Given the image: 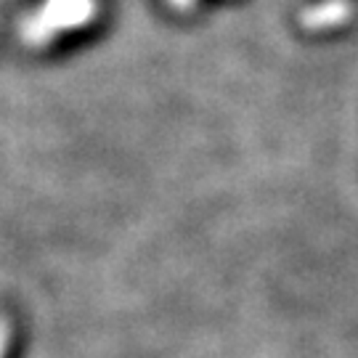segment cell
<instances>
[{"instance_id":"obj_1","label":"cell","mask_w":358,"mask_h":358,"mask_svg":"<svg viewBox=\"0 0 358 358\" xmlns=\"http://www.w3.org/2000/svg\"><path fill=\"white\" fill-rule=\"evenodd\" d=\"M96 8V0H45V6L24 24V40L32 45H45L66 29L93 22Z\"/></svg>"},{"instance_id":"obj_2","label":"cell","mask_w":358,"mask_h":358,"mask_svg":"<svg viewBox=\"0 0 358 358\" xmlns=\"http://www.w3.org/2000/svg\"><path fill=\"white\" fill-rule=\"evenodd\" d=\"M350 19V3L348 0H327L321 6H313L303 13V27L308 29H329Z\"/></svg>"},{"instance_id":"obj_3","label":"cell","mask_w":358,"mask_h":358,"mask_svg":"<svg viewBox=\"0 0 358 358\" xmlns=\"http://www.w3.org/2000/svg\"><path fill=\"white\" fill-rule=\"evenodd\" d=\"M170 3H173L176 8H192L196 0H170Z\"/></svg>"}]
</instances>
